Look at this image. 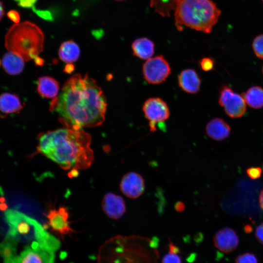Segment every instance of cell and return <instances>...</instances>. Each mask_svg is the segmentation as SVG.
<instances>
[{"label":"cell","mask_w":263,"mask_h":263,"mask_svg":"<svg viewBox=\"0 0 263 263\" xmlns=\"http://www.w3.org/2000/svg\"><path fill=\"white\" fill-rule=\"evenodd\" d=\"M44 37L41 30L28 21L14 24L5 37V46L9 52L21 57L25 61L34 59L37 64L43 62L39 57L42 51Z\"/></svg>","instance_id":"cell-5"},{"label":"cell","mask_w":263,"mask_h":263,"mask_svg":"<svg viewBox=\"0 0 263 263\" xmlns=\"http://www.w3.org/2000/svg\"><path fill=\"white\" fill-rule=\"evenodd\" d=\"M107 101L95 81L86 75L75 74L64 83L49 109L56 113L67 127H94L105 120Z\"/></svg>","instance_id":"cell-1"},{"label":"cell","mask_w":263,"mask_h":263,"mask_svg":"<svg viewBox=\"0 0 263 263\" xmlns=\"http://www.w3.org/2000/svg\"><path fill=\"white\" fill-rule=\"evenodd\" d=\"M8 17L15 23H18L20 19L19 13L15 10H11L7 13Z\"/></svg>","instance_id":"cell-30"},{"label":"cell","mask_w":263,"mask_h":263,"mask_svg":"<svg viewBox=\"0 0 263 263\" xmlns=\"http://www.w3.org/2000/svg\"><path fill=\"white\" fill-rule=\"evenodd\" d=\"M59 90L58 82L54 78L44 76L39 77L37 81V91L42 97L55 98Z\"/></svg>","instance_id":"cell-17"},{"label":"cell","mask_w":263,"mask_h":263,"mask_svg":"<svg viewBox=\"0 0 263 263\" xmlns=\"http://www.w3.org/2000/svg\"><path fill=\"white\" fill-rule=\"evenodd\" d=\"M178 81L179 87L186 93L196 94L200 90L201 80L194 69L183 70L178 75Z\"/></svg>","instance_id":"cell-14"},{"label":"cell","mask_w":263,"mask_h":263,"mask_svg":"<svg viewBox=\"0 0 263 263\" xmlns=\"http://www.w3.org/2000/svg\"><path fill=\"white\" fill-rule=\"evenodd\" d=\"M143 111L146 117L149 120L151 131H156V124L167 120L170 115L166 103L158 97L148 99L143 105Z\"/></svg>","instance_id":"cell-8"},{"label":"cell","mask_w":263,"mask_h":263,"mask_svg":"<svg viewBox=\"0 0 263 263\" xmlns=\"http://www.w3.org/2000/svg\"><path fill=\"white\" fill-rule=\"evenodd\" d=\"M246 103L253 109H260L263 107V89L259 86L250 88L242 94Z\"/></svg>","instance_id":"cell-21"},{"label":"cell","mask_w":263,"mask_h":263,"mask_svg":"<svg viewBox=\"0 0 263 263\" xmlns=\"http://www.w3.org/2000/svg\"><path fill=\"white\" fill-rule=\"evenodd\" d=\"M227 115L231 118H239L246 112V102L243 96L236 93L227 86L221 89L218 100Z\"/></svg>","instance_id":"cell-7"},{"label":"cell","mask_w":263,"mask_h":263,"mask_svg":"<svg viewBox=\"0 0 263 263\" xmlns=\"http://www.w3.org/2000/svg\"><path fill=\"white\" fill-rule=\"evenodd\" d=\"M33 10L40 17L45 19H50L51 16L50 14V13L48 11H42V10H37L35 8H33Z\"/></svg>","instance_id":"cell-32"},{"label":"cell","mask_w":263,"mask_h":263,"mask_svg":"<svg viewBox=\"0 0 263 263\" xmlns=\"http://www.w3.org/2000/svg\"><path fill=\"white\" fill-rule=\"evenodd\" d=\"M255 236L258 241L263 244V223L257 227L255 232Z\"/></svg>","instance_id":"cell-31"},{"label":"cell","mask_w":263,"mask_h":263,"mask_svg":"<svg viewBox=\"0 0 263 263\" xmlns=\"http://www.w3.org/2000/svg\"><path fill=\"white\" fill-rule=\"evenodd\" d=\"M18 5L23 8H33L37 0H14Z\"/></svg>","instance_id":"cell-28"},{"label":"cell","mask_w":263,"mask_h":263,"mask_svg":"<svg viewBox=\"0 0 263 263\" xmlns=\"http://www.w3.org/2000/svg\"><path fill=\"white\" fill-rule=\"evenodd\" d=\"M230 130L229 125L220 118L212 119L206 127L207 135L217 141H222L227 138L230 134Z\"/></svg>","instance_id":"cell-16"},{"label":"cell","mask_w":263,"mask_h":263,"mask_svg":"<svg viewBox=\"0 0 263 263\" xmlns=\"http://www.w3.org/2000/svg\"><path fill=\"white\" fill-rule=\"evenodd\" d=\"M259 201L260 206L263 209V190L260 193Z\"/></svg>","instance_id":"cell-35"},{"label":"cell","mask_w":263,"mask_h":263,"mask_svg":"<svg viewBox=\"0 0 263 263\" xmlns=\"http://www.w3.org/2000/svg\"></svg>","instance_id":"cell-37"},{"label":"cell","mask_w":263,"mask_h":263,"mask_svg":"<svg viewBox=\"0 0 263 263\" xmlns=\"http://www.w3.org/2000/svg\"><path fill=\"white\" fill-rule=\"evenodd\" d=\"M4 218L9 227L5 239L12 242L16 248L22 244V250L27 247H43L56 251L60 247L58 239L25 214L9 209L5 212Z\"/></svg>","instance_id":"cell-3"},{"label":"cell","mask_w":263,"mask_h":263,"mask_svg":"<svg viewBox=\"0 0 263 263\" xmlns=\"http://www.w3.org/2000/svg\"><path fill=\"white\" fill-rule=\"evenodd\" d=\"M38 152L64 169H85L94 159L91 135L82 128L65 127L40 134Z\"/></svg>","instance_id":"cell-2"},{"label":"cell","mask_w":263,"mask_h":263,"mask_svg":"<svg viewBox=\"0 0 263 263\" xmlns=\"http://www.w3.org/2000/svg\"><path fill=\"white\" fill-rule=\"evenodd\" d=\"M142 72L148 83L158 84L166 80L171 73V68L168 61L160 55L148 59L143 65Z\"/></svg>","instance_id":"cell-6"},{"label":"cell","mask_w":263,"mask_h":263,"mask_svg":"<svg viewBox=\"0 0 263 263\" xmlns=\"http://www.w3.org/2000/svg\"><path fill=\"white\" fill-rule=\"evenodd\" d=\"M4 14V7L2 2L0 1V20Z\"/></svg>","instance_id":"cell-34"},{"label":"cell","mask_w":263,"mask_h":263,"mask_svg":"<svg viewBox=\"0 0 263 263\" xmlns=\"http://www.w3.org/2000/svg\"><path fill=\"white\" fill-rule=\"evenodd\" d=\"M132 48L133 55L142 59L148 60L151 58L154 53V44L147 38L134 40L132 44Z\"/></svg>","instance_id":"cell-18"},{"label":"cell","mask_w":263,"mask_h":263,"mask_svg":"<svg viewBox=\"0 0 263 263\" xmlns=\"http://www.w3.org/2000/svg\"><path fill=\"white\" fill-rule=\"evenodd\" d=\"M16 246L10 241L5 239L0 244V256L4 263H12L17 256Z\"/></svg>","instance_id":"cell-23"},{"label":"cell","mask_w":263,"mask_h":263,"mask_svg":"<svg viewBox=\"0 0 263 263\" xmlns=\"http://www.w3.org/2000/svg\"><path fill=\"white\" fill-rule=\"evenodd\" d=\"M80 48L73 40L63 42L58 50L59 58L64 62L71 63L75 62L80 56Z\"/></svg>","instance_id":"cell-20"},{"label":"cell","mask_w":263,"mask_h":263,"mask_svg":"<svg viewBox=\"0 0 263 263\" xmlns=\"http://www.w3.org/2000/svg\"><path fill=\"white\" fill-rule=\"evenodd\" d=\"M262 0V1L263 2V0Z\"/></svg>","instance_id":"cell-38"},{"label":"cell","mask_w":263,"mask_h":263,"mask_svg":"<svg viewBox=\"0 0 263 263\" xmlns=\"http://www.w3.org/2000/svg\"><path fill=\"white\" fill-rule=\"evenodd\" d=\"M214 60L209 57L203 58L200 61L201 69L204 71H209L213 69Z\"/></svg>","instance_id":"cell-27"},{"label":"cell","mask_w":263,"mask_h":263,"mask_svg":"<svg viewBox=\"0 0 263 263\" xmlns=\"http://www.w3.org/2000/svg\"><path fill=\"white\" fill-rule=\"evenodd\" d=\"M55 253L46 248L27 247L18 254L12 263H55Z\"/></svg>","instance_id":"cell-9"},{"label":"cell","mask_w":263,"mask_h":263,"mask_svg":"<svg viewBox=\"0 0 263 263\" xmlns=\"http://www.w3.org/2000/svg\"><path fill=\"white\" fill-rule=\"evenodd\" d=\"M178 251L177 247L170 242L169 252L164 256L162 263H181V258L177 254Z\"/></svg>","instance_id":"cell-24"},{"label":"cell","mask_w":263,"mask_h":263,"mask_svg":"<svg viewBox=\"0 0 263 263\" xmlns=\"http://www.w3.org/2000/svg\"><path fill=\"white\" fill-rule=\"evenodd\" d=\"M23 105L16 94L6 93L0 95V117L3 118L8 114L17 113Z\"/></svg>","instance_id":"cell-15"},{"label":"cell","mask_w":263,"mask_h":263,"mask_svg":"<svg viewBox=\"0 0 263 263\" xmlns=\"http://www.w3.org/2000/svg\"><path fill=\"white\" fill-rule=\"evenodd\" d=\"M102 207L107 216L113 219H119L126 211L125 203L122 197L111 192L104 196Z\"/></svg>","instance_id":"cell-13"},{"label":"cell","mask_w":263,"mask_h":263,"mask_svg":"<svg viewBox=\"0 0 263 263\" xmlns=\"http://www.w3.org/2000/svg\"><path fill=\"white\" fill-rule=\"evenodd\" d=\"M117 0V1H123V0Z\"/></svg>","instance_id":"cell-36"},{"label":"cell","mask_w":263,"mask_h":263,"mask_svg":"<svg viewBox=\"0 0 263 263\" xmlns=\"http://www.w3.org/2000/svg\"><path fill=\"white\" fill-rule=\"evenodd\" d=\"M25 61L18 55L11 52L5 53L2 58L3 69L8 74L17 75L23 70Z\"/></svg>","instance_id":"cell-19"},{"label":"cell","mask_w":263,"mask_h":263,"mask_svg":"<svg viewBox=\"0 0 263 263\" xmlns=\"http://www.w3.org/2000/svg\"><path fill=\"white\" fill-rule=\"evenodd\" d=\"M46 217L49 226L62 237L73 231L70 225L69 212L66 207H61L57 209H50Z\"/></svg>","instance_id":"cell-10"},{"label":"cell","mask_w":263,"mask_h":263,"mask_svg":"<svg viewBox=\"0 0 263 263\" xmlns=\"http://www.w3.org/2000/svg\"><path fill=\"white\" fill-rule=\"evenodd\" d=\"M179 0H150V5L155 12L162 17L170 16V13L174 11Z\"/></svg>","instance_id":"cell-22"},{"label":"cell","mask_w":263,"mask_h":263,"mask_svg":"<svg viewBox=\"0 0 263 263\" xmlns=\"http://www.w3.org/2000/svg\"><path fill=\"white\" fill-rule=\"evenodd\" d=\"M221 14L211 0H179L174 10L175 24L180 31L185 26L209 34Z\"/></svg>","instance_id":"cell-4"},{"label":"cell","mask_w":263,"mask_h":263,"mask_svg":"<svg viewBox=\"0 0 263 263\" xmlns=\"http://www.w3.org/2000/svg\"><path fill=\"white\" fill-rule=\"evenodd\" d=\"M120 188L127 197L132 199L137 198L144 191V179L136 172H128L123 177L120 182Z\"/></svg>","instance_id":"cell-11"},{"label":"cell","mask_w":263,"mask_h":263,"mask_svg":"<svg viewBox=\"0 0 263 263\" xmlns=\"http://www.w3.org/2000/svg\"><path fill=\"white\" fill-rule=\"evenodd\" d=\"M235 263H258V261L254 254L246 253L238 256L235 259Z\"/></svg>","instance_id":"cell-26"},{"label":"cell","mask_w":263,"mask_h":263,"mask_svg":"<svg viewBox=\"0 0 263 263\" xmlns=\"http://www.w3.org/2000/svg\"><path fill=\"white\" fill-rule=\"evenodd\" d=\"M262 170L260 168H251L247 170L248 176L253 179L259 178L261 174Z\"/></svg>","instance_id":"cell-29"},{"label":"cell","mask_w":263,"mask_h":263,"mask_svg":"<svg viewBox=\"0 0 263 263\" xmlns=\"http://www.w3.org/2000/svg\"><path fill=\"white\" fill-rule=\"evenodd\" d=\"M175 209L178 212L183 211L185 208V204L181 202H178L176 203L174 206Z\"/></svg>","instance_id":"cell-33"},{"label":"cell","mask_w":263,"mask_h":263,"mask_svg":"<svg viewBox=\"0 0 263 263\" xmlns=\"http://www.w3.org/2000/svg\"><path fill=\"white\" fill-rule=\"evenodd\" d=\"M215 246L221 252L230 253L237 247L239 240L235 232L228 227L219 230L214 235Z\"/></svg>","instance_id":"cell-12"},{"label":"cell","mask_w":263,"mask_h":263,"mask_svg":"<svg viewBox=\"0 0 263 263\" xmlns=\"http://www.w3.org/2000/svg\"><path fill=\"white\" fill-rule=\"evenodd\" d=\"M252 48L256 56L263 59V34L255 37L252 42Z\"/></svg>","instance_id":"cell-25"}]
</instances>
